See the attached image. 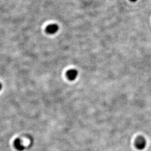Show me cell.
<instances>
[{"mask_svg":"<svg viewBox=\"0 0 151 151\" xmlns=\"http://www.w3.org/2000/svg\"><path fill=\"white\" fill-rule=\"evenodd\" d=\"M67 77L70 81H74L77 78V76L78 75V71L75 69H70L67 72Z\"/></svg>","mask_w":151,"mask_h":151,"instance_id":"obj_2","label":"cell"},{"mask_svg":"<svg viewBox=\"0 0 151 151\" xmlns=\"http://www.w3.org/2000/svg\"><path fill=\"white\" fill-rule=\"evenodd\" d=\"M14 145L15 146V147L20 150V151H22L23 149H24V146L22 144V142L21 140H20L19 139H18L16 140H15V142H14Z\"/></svg>","mask_w":151,"mask_h":151,"instance_id":"obj_4","label":"cell"},{"mask_svg":"<svg viewBox=\"0 0 151 151\" xmlns=\"http://www.w3.org/2000/svg\"><path fill=\"white\" fill-rule=\"evenodd\" d=\"M59 27L57 24H50L46 28V32L49 34H54L58 31Z\"/></svg>","mask_w":151,"mask_h":151,"instance_id":"obj_3","label":"cell"},{"mask_svg":"<svg viewBox=\"0 0 151 151\" xmlns=\"http://www.w3.org/2000/svg\"><path fill=\"white\" fill-rule=\"evenodd\" d=\"M131 2H136L137 0H130Z\"/></svg>","mask_w":151,"mask_h":151,"instance_id":"obj_6","label":"cell"},{"mask_svg":"<svg viewBox=\"0 0 151 151\" xmlns=\"http://www.w3.org/2000/svg\"><path fill=\"white\" fill-rule=\"evenodd\" d=\"M135 147L140 150H143L146 146V140L143 137H138L135 142Z\"/></svg>","mask_w":151,"mask_h":151,"instance_id":"obj_1","label":"cell"},{"mask_svg":"<svg viewBox=\"0 0 151 151\" xmlns=\"http://www.w3.org/2000/svg\"><path fill=\"white\" fill-rule=\"evenodd\" d=\"M2 88V84H1V82H0V91L1 90Z\"/></svg>","mask_w":151,"mask_h":151,"instance_id":"obj_5","label":"cell"}]
</instances>
